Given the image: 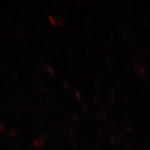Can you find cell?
I'll use <instances>...</instances> for the list:
<instances>
[{
  "label": "cell",
  "mask_w": 150,
  "mask_h": 150,
  "mask_svg": "<svg viewBox=\"0 0 150 150\" xmlns=\"http://www.w3.org/2000/svg\"><path fill=\"white\" fill-rule=\"evenodd\" d=\"M49 19H50V21H51V23H52V24L54 26L56 27V26H57V25H56V22H55L54 18H52V17H51V16H49Z\"/></svg>",
  "instance_id": "cell-1"
},
{
  "label": "cell",
  "mask_w": 150,
  "mask_h": 150,
  "mask_svg": "<svg viewBox=\"0 0 150 150\" xmlns=\"http://www.w3.org/2000/svg\"><path fill=\"white\" fill-rule=\"evenodd\" d=\"M57 21L58 23V24L60 26H63V24L62 22V21L60 19H59V18H57Z\"/></svg>",
  "instance_id": "cell-3"
},
{
  "label": "cell",
  "mask_w": 150,
  "mask_h": 150,
  "mask_svg": "<svg viewBox=\"0 0 150 150\" xmlns=\"http://www.w3.org/2000/svg\"><path fill=\"white\" fill-rule=\"evenodd\" d=\"M48 71L49 72H50V74H52V75H54V69H52V68L49 67V68L48 69Z\"/></svg>",
  "instance_id": "cell-2"
}]
</instances>
